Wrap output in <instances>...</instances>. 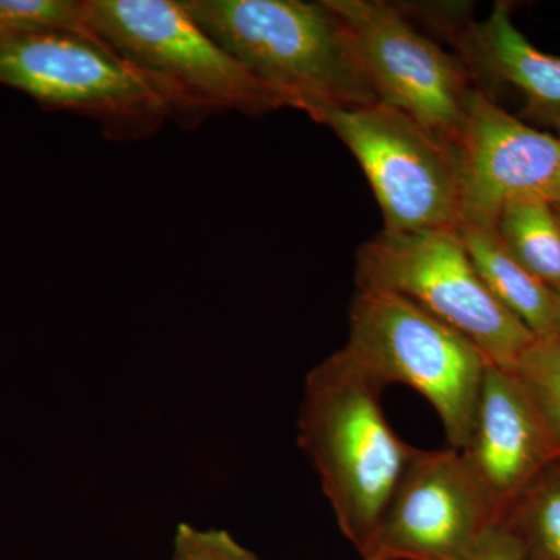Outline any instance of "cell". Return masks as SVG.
I'll use <instances>...</instances> for the list:
<instances>
[{"label":"cell","mask_w":560,"mask_h":560,"mask_svg":"<svg viewBox=\"0 0 560 560\" xmlns=\"http://www.w3.org/2000/svg\"><path fill=\"white\" fill-rule=\"evenodd\" d=\"M558 296V334H560V294H556Z\"/></svg>","instance_id":"cell-20"},{"label":"cell","mask_w":560,"mask_h":560,"mask_svg":"<svg viewBox=\"0 0 560 560\" xmlns=\"http://www.w3.org/2000/svg\"><path fill=\"white\" fill-rule=\"evenodd\" d=\"M469 560H529L522 540L504 522L489 526Z\"/></svg>","instance_id":"cell-19"},{"label":"cell","mask_w":560,"mask_h":560,"mask_svg":"<svg viewBox=\"0 0 560 560\" xmlns=\"http://www.w3.org/2000/svg\"><path fill=\"white\" fill-rule=\"evenodd\" d=\"M555 208H556V210H558V213H559V217H560V201L558 202V205H555Z\"/></svg>","instance_id":"cell-21"},{"label":"cell","mask_w":560,"mask_h":560,"mask_svg":"<svg viewBox=\"0 0 560 560\" xmlns=\"http://www.w3.org/2000/svg\"><path fill=\"white\" fill-rule=\"evenodd\" d=\"M456 230L493 298L534 337L558 334V296L512 256L495 228L458 223Z\"/></svg>","instance_id":"cell-13"},{"label":"cell","mask_w":560,"mask_h":560,"mask_svg":"<svg viewBox=\"0 0 560 560\" xmlns=\"http://www.w3.org/2000/svg\"><path fill=\"white\" fill-rule=\"evenodd\" d=\"M514 372L560 440V334L530 342Z\"/></svg>","instance_id":"cell-17"},{"label":"cell","mask_w":560,"mask_h":560,"mask_svg":"<svg viewBox=\"0 0 560 560\" xmlns=\"http://www.w3.org/2000/svg\"><path fill=\"white\" fill-rule=\"evenodd\" d=\"M497 518L463 453L419 451L397 482L363 560H469Z\"/></svg>","instance_id":"cell-9"},{"label":"cell","mask_w":560,"mask_h":560,"mask_svg":"<svg viewBox=\"0 0 560 560\" xmlns=\"http://www.w3.org/2000/svg\"><path fill=\"white\" fill-rule=\"evenodd\" d=\"M495 230L512 256L560 294V217L555 205L539 198L511 201Z\"/></svg>","instance_id":"cell-14"},{"label":"cell","mask_w":560,"mask_h":560,"mask_svg":"<svg viewBox=\"0 0 560 560\" xmlns=\"http://www.w3.org/2000/svg\"><path fill=\"white\" fill-rule=\"evenodd\" d=\"M382 390L337 350L308 372L298 420L301 448L359 555L416 452L389 425Z\"/></svg>","instance_id":"cell-1"},{"label":"cell","mask_w":560,"mask_h":560,"mask_svg":"<svg viewBox=\"0 0 560 560\" xmlns=\"http://www.w3.org/2000/svg\"><path fill=\"white\" fill-rule=\"evenodd\" d=\"M324 3L375 101L407 114L455 149L477 90L459 58L423 35L404 7L382 0Z\"/></svg>","instance_id":"cell-7"},{"label":"cell","mask_w":560,"mask_h":560,"mask_svg":"<svg viewBox=\"0 0 560 560\" xmlns=\"http://www.w3.org/2000/svg\"><path fill=\"white\" fill-rule=\"evenodd\" d=\"M0 84L43 108L95 120L109 139L149 138L173 119L164 95L145 75L83 36L0 28Z\"/></svg>","instance_id":"cell-6"},{"label":"cell","mask_w":560,"mask_h":560,"mask_svg":"<svg viewBox=\"0 0 560 560\" xmlns=\"http://www.w3.org/2000/svg\"><path fill=\"white\" fill-rule=\"evenodd\" d=\"M180 5L287 108L316 121L330 110L377 103L324 0H180Z\"/></svg>","instance_id":"cell-2"},{"label":"cell","mask_w":560,"mask_h":560,"mask_svg":"<svg viewBox=\"0 0 560 560\" xmlns=\"http://www.w3.org/2000/svg\"><path fill=\"white\" fill-rule=\"evenodd\" d=\"M0 28L22 33H66L98 40L84 0H0Z\"/></svg>","instance_id":"cell-16"},{"label":"cell","mask_w":560,"mask_h":560,"mask_svg":"<svg viewBox=\"0 0 560 560\" xmlns=\"http://www.w3.org/2000/svg\"><path fill=\"white\" fill-rule=\"evenodd\" d=\"M172 560H260L226 530L179 525Z\"/></svg>","instance_id":"cell-18"},{"label":"cell","mask_w":560,"mask_h":560,"mask_svg":"<svg viewBox=\"0 0 560 560\" xmlns=\"http://www.w3.org/2000/svg\"><path fill=\"white\" fill-rule=\"evenodd\" d=\"M500 521L517 534L529 560H560V459L523 490Z\"/></svg>","instance_id":"cell-15"},{"label":"cell","mask_w":560,"mask_h":560,"mask_svg":"<svg viewBox=\"0 0 560 560\" xmlns=\"http://www.w3.org/2000/svg\"><path fill=\"white\" fill-rule=\"evenodd\" d=\"M427 20L455 46L471 79L517 88L534 117L560 131V57L545 54L512 21L511 5L497 2L486 20H467L460 7H438Z\"/></svg>","instance_id":"cell-12"},{"label":"cell","mask_w":560,"mask_h":560,"mask_svg":"<svg viewBox=\"0 0 560 560\" xmlns=\"http://www.w3.org/2000/svg\"><path fill=\"white\" fill-rule=\"evenodd\" d=\"M319 124L350 150L381 206L383 232L458 226L456 151L407 114L382 103L330 110Z\"/></svg>","instance_id":"cell-8"},{"label":"cell","mask_w":560,"mask_h":560,"mask_svg":"<svg viewBox=\"0 0 560 560\" xmlns=\"http://www.w3.org/2000/svg\"><path fill=\"white\" fill-rule=\"evenodd\" d=\"M357 287L399 294L474 342L497 366L514 370L533 334L490 293L456 228L386 234L357 254Z\"/></svg>","instance_id":"cell-5"},{"label":"cell","mask_w":560,"mask_h":560,"mask_svg":"<svg viewBox=\"0 0 560 560\" xmlns=\"http://www.w3.org/2000/svg\"><path fill=\"white\" fill-rule=\"evenodd\" d=\"M455 151L458 223L495 228L511 201H560V136L511 116L481 88L471 94Z\"/></svg>","instance_id":"cell-10"},{"label":"cell","mask_w":560,"mask_h":560,"mask_svg":"<svg viewBox=\"0 0 560 560\" xmlns=\"http://www.w3.org/2000/svg\"><path fill=\"white\" fill-rule=\"evenodd\" d=\"M341 350L382 389L418 390L440 416L448 447L466 448L489 363L474 342L407 298L359 289Z\"/></svg>","instance_id":"cell-4"},{"label":"cell","mask_w":560,"mask_h":560,"mask_svg":"<svg viewBox=\"0 0 560 560\" xmlns=\"http://www.w3.org/2000/svg\"><path fill=\"white\" fill-rule=\"evenodd\" d=\"M95 35L164 95L173 119L197 127L212 114L264 116L287 108L173 0H84Z\"/></svg>","instance_id":"cell-3"},{"label":"cell","mask_w":560,"mask_h":560,"mask_svg":"<svg viewBox=\"0 0 560 560\" xmlns=\"http://www.w3.org/2000/svg\"><path fill=\"white\" fill-rule=\"evenodd\" d=\"M497 522L560 459V440L514 370L488 363L466 448L459 451Z\"/></svg>","instance_id":"cell-11"}]
</instances>
